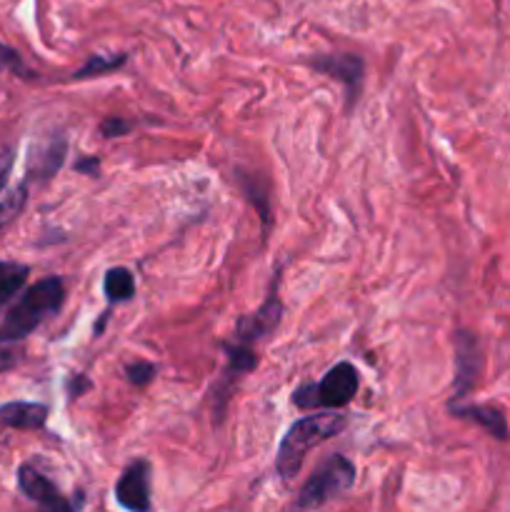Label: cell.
Here are the masks:
<instances>
[{
	"label": "cell",
	"instance_id": "1",
	"mask_svg": "<svg viewBox=\"0 0 510 512\" xmlns=\"http://www.w3.org/2000/svg\"><path fill=\"white\" fill-rule=\"evenodd\" d=\"M345 423H348V418L343 413H318L295 420L288 433L283 435V440H280L278 458H275V468H278L280 478L290 480L293 475H298L305 455L318 448V445H323L325 440L335 438L345 428Z\"/></svg>",
	"mask_w": 510,
	"mask_h": 512
},
{
	"label": "cell",
	"instance_id": "2",
	"mask_svg": "<svg viewBox=\"0 0 510 512\" xmlns=\"http://www.w3.org/2000/svg\"><path fill=\"white\" fill-rule=\"evenodd\" d=\"M65 300V288L60 278H45L23 293V298L10 308L0 325V343H15L33 333L38 325L53 318Z\"/></svg>",
	"mask_w": 510,
	"mask_h": 512
},
{
	"label": "cell",
	"instance_id": "3",
	"mask_svg": "<svg viewBox=\"0 0 510 512\" xmlns=\"http://www.w3.org/2000/svg\"><path fill=\"white\" fill-rule=\"evenodd\" d=\"M358 370L350 363H338L335 368H330L325 373V378L318 385H303V388L295 390L293 403L303 410H315V408H330L340 410L355 398L358 393Z\"/></svg>",
	"mask_w": 510,
	"mask_h": 512
},
{
	"label": "cell",
	"instance_id": "4",
	"mask_svg": "<svg viewBox=\"0 0 510 512\" xmlns=\"http://www.w3.org/2000/svg\"><path fill=\"white\" fill-rule=\"evenodd\" d=\"M355 483V465L343 455H333L323 468L315 475H310L308 483L300 490L295 508L298 510H315L323 508L333 498L343 495L350 485Z\"/></svg>",
	"mask_w": 510,
	"mask_h": 512
},
{
	"label": "cell",
	"instance_id": "5",
	"mask_svg": "<svg viewBox=\"0 0 510 512\" xmlns=\"http://www.w3.org/2000/svg\"><path fill=\"white\" fill-rule=\"evenodd\" d=\"M480 370H483V353H480L478 338L470 330H458L455 333V400H463L475 388V383L480 378Z\"/></svg>",
	"mask_w": 510,
	"mask_h": 512
},
{
	"label": "cell",
	"instance_id": "6",
	"mask_svg": "<svg viewBox=\"0 0 510 512\" xmlns=\"http://www.w3.org/2000/svg\"><path fill=\"white\" fill-rule=\"evenodd\" d=\"M313 68L318 70V73L330 75V78L343 83L345 95H348V108L358 100L360 88H363V75H365L363 58H358L355 53H328V55H318V58L313 60Z\"/></svg>",
	"mask_w": 510,
	"mask_h": 512
},
{
	"label": "cell",
	"instance_id": "7",
	"mask_svg": "<svg viewBox=\"0 0 510 512\" xmlns=\"http://www.w3.org/2000/svg\"><path fill=\"white\" fill-rule=\"evenodd\" d=\"M115 500L125 510H150V465L145 460H135L123 470L115 483Z\"/></svg>",
	"mask_w": 510,
	"mask_h": 512
},
{
	"label": "cell",
	"instance_id": "8",
	"mask_svg": "<svg viewBox=\"0 0 510 512\" xmlns=\"http://www.w3.org/2000/svg\"><path fill=\"white\" fill-rule=\"evenodd\" d=\"M280 318H283V303H280L278 298V290L273 288L270 290L268 300H265L255 313L243 315V318L238 320V325H235V338L245 345L268 338V335L280 325Z\"/></svg>",
	"mask_w": 510,
	"mask_h": 512
},
{
	"label": "cell",
	"instance_id": "9",
	"mask_svg": "<svg viewBox=\"0 0 510 512\" xmlns=\"http://www.w3.org/2000/svg\"><path fill=\"white\" fill-rule=\"evenodd\" d=\"M18 485H20V493L25 495L28 500L38 503L40 508L45 510H73V503L63 498L55 483H50L40 470L30 468V465H23L18 470Z\"/></svg>",
	"mask_w": 510,
	"mask_h": 512
},
{
	"label": "cell",
	"instance_id": "10",
	"mask_svg": "<svg viewBox=\"0 0 510 512\" xmlns=\"http://www.w3.org/2000/svg\"><path fill=\"white\" fill-rule=\"evenodd\" d=\"M65 153H68V143H65L63 135H53L45 143L35 145L28 163V175L35 180L53 178L60 170V165L65 163Z\"/></svg>",
	"mask_w": 510,
	"mask_h": 512
},
{
	"label": "cell",
	"instance_id": "11",
	"mask_svg": "<svg viewBox=\"0 0 510 512\" xmlns=\"http://www.w3.org/2000/svg\"><path fill=\"white\" fill-rule=\"evenodd\" d=\"M450 413L455 415V418H463V420H470V423L480 425V428L488 430L493 438L498 440H508V420H505V415L500 413L498 408H493V405H450Z\"/></svg>",
	"mask_w": 510,
	"mask_h": 512
},
{
	"label": "cell",
	"instance_id": "12",
	"mask_svg": "<svg viewBox=\"0 0 510 512\" xmlns=\"http://www.w3.org/2000/svg\"><path fill=\"white\" fill-rule=\"evenodd\" d=\"M48 408L40 403H8L0 408V428L38 430L45 425Z\"/></svg>",
	"mask_w": 510,
	"mask_h": 512
},
{
	"label": "cell",
	"instance_id": "13",
	"mask_svg": "<svg viewBox=\"0 0 510 512\" xmlns=\"http://www.w3.org/2000/svg\"><path fill=\"white\" fill-rule=\"evenodd\" d=\"M103 290L110 303H125L135 295V278L128 268H110L105 273Z\"/></svg>",
	"mask_w": 510,
	"mask_h": 512
},
{
	"label": "cell",
	"instance_id": "14",
	"mask_svg": "<svg viewBox=\"0 0 510 512\" xmlns=\"http://www.w3.org/2000/svg\"><path fill=\"white\" fill-rule=\"evenodd\" d=\"M28 280V268L18 263H0V308L20 293Z\"/></svg>",
	"mask_w": 510,
	"mask_h": 512
},
{
	"label": "cell",
	"instance_id": "15",
	"mask_svg": "<svg viewBox=\"0 0 510 512\" xmlns=\"http://www.w3.org/2000/svg\"><path fill=\"white\" fill-rule=\"evenodd\" d=\"M23 205H25V188L13 190V193H5L3 198H0V230L18 218Z\"/></svg>",
	"mask_w": 510,
	"mask_h": 512
},
{
	"label": "cell",
	"instance_id": "16",
	"mask_svg": "<svg viewBox=\"0 0 510 512\" xmlns=\"http://www.w3.org/2000/svg\"><path fill=\"white\" fill-rule=\"evenodd\" d=\"M125 63V55H95V58L88 60L83 70L75 73V78H88V75H100V73H110V70L120 68Z\"/></svg>",
	"mask_w": 510,
	"mask_h": 512
},
{
	"label": "cell",
	"instance_id": "17",
	"mask_svg": "<svg viewBox=\"0 0 510 512\" xmlns=\"http://www.w3.org/2000/svg\"><path fill=\"white\" fill-rule=\"evenodd\" d=\"M255 365H258V358H255L248 348H228V370H225V373H228L230 378H233V375L248 373Z\"/></svg>",
	"mask_w": 510,
	"mask_h": 512
},
{
	"label": "cell",
	"instance_id": "18",
	"mask_svg": "<svg viewBox=\"0 0 510 512\" xmlns=\"http://www.w3.org/2000/svg\"><path fill=\"white\" fill-rule=\"evenodd\" d=\"M125 375H128L130 383L138 385V388H143V385H148L150 380L155 378V365L145 363V360H138V363H133L125 368Z\"/></svg>",
	"mask_w": 510,
	"mask_h": 512
},
{
	"label": "cell",
	"instance_id": "19",
	"mask_svg": "<svg viewBox=\"0 0 510 512\" xmlns=\"http://www.w3.org/2000/svg\"><path fill=\"white\" fill-rule=\"evenodd\" d=\"M133 130V123H128V120L123 118H108L103 120V125H100V133L105 135V138H113V135H125Z\"/></svg>",
	"mask_w": 510,
	"mask_h": 512
},
{
	"label": "cell",
	"instance_id": "20",
	"mask_svg": "<svg viewBox=\"0 0 510 512\" xmlns=\"http://www.w3.org/2000/svg\"><path fill=\"white\" fill-rule=\"evenodd\" d=\"M3 68H13V70H23V65H20V58L15 50L5 48L3 43H0V70Z\"/></svg>",
	"mask_w": 510,
	"mask_h": 512
},
{
	"label": "cell",
	"instance_id": "21",
	"mask_svg": "<svg viewBox=\"0 0 510 512\" xmlns=\"http://www.w3.org/2000/svg\"><path fill=\"white\" fill-rule=\"evenodd\" d=\"M75 168H78L80 173H85V175H98L100 160L98 158H80L78 163H75Z\"/></svg>",
	"mask_w": 510,
	"mask_h": 512
},
{
	"label": "cell",
	"instance_id": "22",
	"mask_svg": "<svg viewBox=\"0 0 510 512\" xmlns=\"http://www.w3.org/2000/svg\"><path fill=\"white\" fill-rule=\"evenodd\" d=\"M10 365H13V355L3 353V350H0V370L10 368Z\"/></svg>",
	"mask_w": 510,
	"mask_h": 512
}]
</instances>
